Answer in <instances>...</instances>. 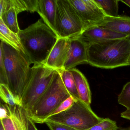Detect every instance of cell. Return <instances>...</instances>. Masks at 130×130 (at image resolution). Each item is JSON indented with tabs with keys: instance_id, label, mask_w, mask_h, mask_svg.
Returning <instances> with one entry per match:
<instances>
[{
	"instance_id": "6da1fadb",
	"label": "cell",
	"mask_w": 130,
	"mask_h": 130,
	"mask_svg": "<svg viewBox=\"0 0 130 130\" xmlns=\"http://www.w3.org/2000/svg\"><path fill=\"white\" fill-rule=\"evenodd\" d=\"M25 53L34 65L44 64L59 37L41 19L19 34Z\"/></svg>"
},
{
	"instance_id": "7a4b0ae2",
	"label": "cell",
	"mask_w": 130,
	"mask_h": 130,
	"mask_svg": "<svg viewBox=\"0 0 130 130\" xmlns=\"http://www.w3.org/2000/svg\"><path fill=\"white\" fill-rule=\"evenodd\" d=\"M130 37L87 45L88 64L102 69L128 66Z\"/></svg>"
},
{
	"instance_id": "3957f363",
	"label": "cell",
	"mask_w": 130,
	"mask_h": 130,
	"mask_svg": "<svg viewBox=\"0 0 130 130\" xmlns=\"http://www.w3.org/2000/svg\"><path fill=\"white\" fill-rule=\"evenodd\" d=\"M2 51L6 71L7 85L19 104L31 74V62L25 54L1 41Z\"/></svg>"
},
{
	"instance_id": "277c9868",
	"label": "cell",
	"mask_w": 130,
	"mask_h": 130,
	"mask_svg": "<svg viewBox=\"0 0 130 130\" xmlns=\"http://www.w3.org/2000/svg\"><path fill=\"white\" fill-rule=\"evenodd\" d=\"M70 96L58 71L48 88L27 114L35 123H45L51 114Z\"/></svg>"
},
{
	"instance_id": "5b68a950",
	"label": "cell",
	"mask_w": 130,
	"mask_h": 130,
	"mask_svg": "<svg viewBox=\"0 0 130 130\" xmlns=\"http://www.w3.org/2000/svg\"><path fill=\"white\" fill-rule=\"evenodd\" d=\"M57 71L43 64L34 65L31 68L21 100V106L28 114L48 88Z\"/></svg>"
},
{
	"instance_id": "8992f818",
	"label": "cell",
	"mask_w": 130,
	"mask_h": 130,
	"mask_svg": "<svg viewBox=\"0 0 130 130\" xmlns=\"http://www.w3.org/2000/svg\"><path fill=\"white\" fill-rule=\"evenodd\" d=\"M104 118L96 115L90 105L77 100L67 110L48 118L46 122L70 126L77 130H87L97 124Z\"/></svg>"
},
{
	"instance_id": "52a82bcc",
	"label": "cell",
	"mask_w": 130,
	"mask_h": 130,
	"mask_svg": "<svg viewBox=\"0 0 130 130\" xmlns=\"http://www.w3.org/2000/svg\"><path fill=\"white\" fill-rule=\"evenodd\" d=\"M59 38L71 39L79 37L85 26L69 0H57L55 20Z\"/></svg>"
},
{
	"instance_id": "ba28073f",
	"label": "cell",
	"mask_w": 130,
	"mask_h": 130,
	"mask_svg": "<svg viewBox=\"0 0 130 130\" xmlns=\"http://www.w3.org/2000/svg\"><path fill=\"white\" fill-rule=\"evenodd\" d=\"M85 26V29L102 22L106 15L95 0H69Z\"/></svg>"
},
{
	"instance_id": "9c48e42d",
	"label": "cell",
	"mask_w": 130,
	"mask_h": 130,
	"mask_svg": "<svg viewBox=\"0 0 130 130\" xmlns=\"http://www.w3.org/2000/svg\"><path fill=\"white\" fill-rule=\"evenodd\" d=\"M69 39L70 47L63 68L66 70L79 64H88L87 44L78 37Z\"/></svg>"
},
{
	"instance_id": "30bf717a",
	"label": "cell",
	"mask_w": 130,
	"mask_h": 130,
	"mask_svg": "<svg viewBox=\"0 0 130 130\" xmlns=\"http://www.w3.org/2000/svg\"><path fill=\"white\" fill-rule=\"evenodd\" d=\"M128 36L97 26L85 29L78 37L88 45L114 39L125 38Z\"/></svg>"
},
{
	"instance_id": "8fae6325",
	"label": "cell",
	"mask_w": 130,
	"mask_h": 130,
	"mask_svg": "<svg viewBox=\"0 0 130 130\" xmlns=\"http://www.w3.org/2000/svg\"><path fill=\"white\" fill-rule=\"evenodd\" d=\"M70 47L69 39L59 38L44 65L57 71L63 70Z\"/></svg>"
},
{
	"instance_id": "7c38bea8",
	"label": "cell",
	"mask_w": 130,
	"mask_h": 130,
	"mask_svg": "<svg viewBox=\"0 0 130 130\" xmlns=\"http://www.w3.org/2000/svg\"><path fill=\"white\" fill-rule=\"evenodd\" d=\"M57 1V0H38L37 10V12L44 23L56 34L55 20Z\"/></svg>"
},
{
	"instance_id": "4fadbf2b",
	"label": "cell",
	"mask_w": 130,
	"mask_h": 130,
	"mask_svg": "<svg viewBox=\"0 0 130 130\" xmlns=\"http://www.w3.org/2000/svg\"><path fill=\"white\" fill-rule=\"evenodd\" d=\"M95 26L108 29L130 37V17H128L106 16L102 22Z\"/></svg>"
},
{
	"instance_id": "5bb4252c",
	"label": "cell",
	"mask_w": 130,
	"mask_h": 130,
	"mask_svg": "<svg viewBox=\"0 0 130 130\" xmlns=\"http://www.w3.org/2000/svg\"><path fill=\"white\" fill-rule=\"evenodd\" d=\"M69 70L73 75L79 99L90 105L92 100L91 92L86 77L78 69L74 68Z\"/></svg>"
},
{
	"instance_id": "9a60e30c",
	"label": "cell",
	"mask_w": 130,
	"mask_h": 130,
	"mask_svg": "<svg viewBox=\"0 0 130 130\" xmlns=\"http://www.w3.org/2000/svg\"><path fill=\"white\" fill-rule=\"evenodd\" d=\"M0 39L1 41L6 42L17 51L25 54L19 35L8 28L1 19H0Z\"/></svg>"
},
{
	"instance_id": "2e32d148",
	"label": "cell",
	"mask_w": 130,
	"mask_h": 130,
	"mask_svg": "<svg viewBox=\"0 0 130 130\" xmlns=\"http://www.w3.org/2000/svg\"><path fill=\"white\" fill-rule=\"evenodd\" d=\"M38 0H6V9L9 7L15 9L17 15L24 11L37 12Z\"/></svg>"
},
{
	"instance_id": "e0dca14e",
	"label": "cell",
	"mask_w": 130,
	"mask_h": 130,
	"mask_svg": "<svg viewBox=\"0 0 130 130\" xmlns=\"http://www.w3.org/2000/svg\"><path fill=\"white\" fill-rule=\"evenodd\" d=\"M17 15L15 9L12 7H9L7 10L0 15V19L3 20L8 28L18 34L20 29L17 21Z\"/></svg>"
},
{
	"instance_id": "ac0fdd59",
	"label": "cell",
	"mask_w": 130,
	"mask_h": 130,
	"mask_svg": "<svg viewBox=\"0 0 130 130\" xmlns=\"http://www.w3.org/2000/svg\"><path fill=\"white\" fill-rule=\"evenodd\" d=\"M64 86L71 96L75 100H80L79 96L77 89L76 83L72 73L70 70H61L58 71Z\"/></svg>"
},
{
	"instance_id": "d6986e66",
	"label": "cell",
	"mask_w": 130,
	"mask_h": 130,
	"mask_svg": "<svg viewBox=\"0 0 130 130\" xmlns=\"http://www.w3.org/2000/svg\"><path fill=\"white\" fill-rule=\"evenodd\" d=\"M105 14L106 16L116 17L118 16V0H95Z\"/></svg>"
},
{
	"instance_id": "ffe728a7",
	"label": "cell",
	"mask_w": 130,
	"mask_h": 130,
	"mask_svg": "<svg viewBox=\"0 0 130 130\" xmlns=\"http://www.w3.org/2000/svg\"><path fill=\"white\" fill-rule=\"evenodd\" d=\"M10 114L7 118L1 119L5 130H20L18 118L14 106H10Z\"/></svg>"
},
{
	"instance_id": "44dd1931",
	"label": "cell",
	"mask_w": 130,
	"mask_h": 130,
	"mask_svg": "<svg viewBox=\"0 0 130 130\" xmlns=\"http://www.w3.org/2000/svg\"><path fill=\"white\" fill-rule=\"evenodd\" d=\"M0 96L1 101L9 106L13 107L17 105H20L7 85L0 84Z\"/></svg>"
},
{
	"instance_id": "7402d4cb",
	"label": "cell",
	"mask_w": 130,
	"mask_h": 130,
	"mask_svg": "<svg viewBox=\"0 0 130 130\" xmlns=\"http://www.w3.org/2000/svg\"><path fill=\"white\" fill-rule=\"evenodd\" d=\"M119 103L125 107L127 110H130V82L123 87L118 97Z\"/></svg>"
},
{
	"instance_id": "603a6c76",
	"label": "cell",
	"mask_w": 130,
	"mask_h": 130,
	"mask_svg": "<svg viewBox=\"0 0 130 130\" xmlns=\"http://www.w3.org/2000/svg\"><path fill=\"white\" fill-rule=\"evenodd\" d=\"M118 128L115 121L107 118L87 130H118Z\"/></svg>"
},
{
	"instance_id": "cb8c5ba5",
	"label": "cell",
	"mask_w": 130,
	"mask_h": 130,
	"mask_svg": "<svg viewBox=\"0 0 130 130\" xmlns=\"http://www.w3.org/2000/svg\"><path fill=\"white\" fill-rule=\"evenodd\" d=\"M76 100L71 96L68 99L63 102L60 105V106L51 114L50 116L59 114L67 110L73 105Z\"/></svg>"
},
{
	"instance_id": "d4e9b609",
	"label": "cell",
	"mask_w": 130,
	"mask_h": 130,
	"mask_svg": "<svg viewBox=\"0 0 130 130\" xmlns=\"http://www.w3.org/2000/svg\"><path fill=\"white\" fill-rule=\"evenodd\" d=\"M0 84L7 85V76L3 54L0 50Z\"/></svg>"
},
{
	"instance_id": "484cf974",
	"label": "cell",
	"mask_w": 130,
	"mask_h": 130,
	"mask_svg": "<svg viewBox=\"0 0 130 130\" xmlns=\"http://www.w3.org/2000/svg\"><path fill=\"white\" fill-rule=\"evenodd\" d=\"M50 130H77L70 126L53 122H45Z\"/></svg>"
},
{
	"instance_id": "4316f807",
	"label": "cell",
	"mask_w": 130,
	"mask_h": 130,
	"mask_svg": "<svg viewBox=\"0 0 130 130\" xmlns=\"http://www.w3.org/2000/svg\"><path fill=\"white\" fill-rule=\"evenodd\" d=\"M25 118L27 130H38L32 119L28 115L25 110Z\"/></svg>"
},
{
	"instance_id": "83f0119b",
	"label": "cell",
	"mask_w": 130,
	"mask_h": 130,
	"mask_svg": "<svg viewBox=\"0 0 130 130\" xmlns=\"http://www.w3.org/2000/svg\"><path fill=\"white\" fill-rule=\"evenodd\" d=\"M121 117L130 121V110H126L122 112L121 114Z\"/></svg>"
},
{
	"instance_id": "f1b7e54d",
	"label": "cell",
	"mask_w": 130,
	"mask_h": 130,
	"mask_svg": "<svg viewBox=\"0 0 130 130\" xmlns=\"http://www.w3.org/2000/svg\"><path fill=\"white\" fill-rule=\"evenodd\" d=\"M119 1L126 4L127 6L130 8V0H125V1L121 0V1Z\"/></svg>"
},
{
	"instance_id": "f546056e",
	"label": "cell",
	"mask_w": 130,
	"mask_h": 130,
	"mask_svg": "<svg viewBox=\"0 0 130 130\" xmlns=\"http://www.w3.org/2000/svg\"><path fill=\"white\" fill-rule=\"evenodd\" d=\"M0 130H5L4 127L3 125V124L1 122V125H0Z\"/></svg>"
},
{
	"instance_id": "4dcf8cb0",
	"label": "cell",
	"mask_w": 130,
	"mask_h": 130,
	"mask_svg": "<svg viewBox=\"0 0 130 130\" xmlns=\"http://www.w3.org/2000/svg\"><path fill=\"white\" fill-rule=\"evenodd\" d=\"M121 130H130V128H124V129Z\"/></svg>"
},
{
	"instance_id": "1f68e13d",
	"label": "cell",
	"mask_w": 130,
	"mask_h": 130,
	"mask_svg": "<svg viewBox=\"0 0 130 130\" xmlns=\"http://www.w3.org/2000/svg\"><path fill=\"white\" fill-rule=\"evenodd\" d=\"M128 66H130V55L129 57V60H128Z\"/></svg>"
}]
</instances>
